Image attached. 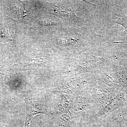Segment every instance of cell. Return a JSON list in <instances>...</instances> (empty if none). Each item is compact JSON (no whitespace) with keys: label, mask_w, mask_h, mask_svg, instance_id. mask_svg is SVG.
<instances>
[{"label":"cell","mask_w":127,"mask_h":127,"mask_svg":"<svg viewBox=\"0 0 127 127\" xmlns=\"http://www.w3.org/2000/svg\"><path fill=\"white\" fill-rule=\"evenodd\" d=\"M26 104L27 112L24 127H29L31 120L34 116L39 114L46 113L45 111L43 110L38 103L31 99L28 100Z\"/></svg>","instance_id":"obj_1"},{"label":"cell","mask_w":127,"mask_h":127,"mask_svg":"<svg viewBox=\"0 0 127 127\" xmlns=\"http://www.w3.org/2000/svg\"><path fill=\"white\" fill-rule=\"evenodd\" d=\"M124 100V96L123 94H119L110 100L98 114V116H102L115 111L122 105Z\"/></svg>","instance_id":"obj_2"},{"label":"cell","mask_w":127,"mask_h":127,"mask_svg":"<svg viewBox=\"0 0 127 127\" xmlns=\"http://www.w3.org/2000/svg\"><path fill=\"white\" fill-rule=\"evenodd\" d=\"M94 93L95 97L100 101L108 103L111 99H109L108 93L104 89L100 87H97L94 89Z\"/></svg>","instance_id":"obj_3"},{"label":"cell","mask_w":127,"mask_h":127,"mask_svg":"<svg viewBox=\"0 0 127 127\" xmlns=\"http://www.w3.org/2000/svg\"><path fill=\"white\" fill-rule=\"evenodd\" d=\"M116 15L117 19L116 20V23L123 26L127 33V16L122 11H119Z\"/></svg>","instance_id":"obj_4"},{"label":"cell","mask_w":127,"mask_h":127,"mask_svg":"<svg viewBox=\"0 0 127 127\" xmlns=\"http://www.w3.org/2000/svg\"><path fill=\"white\" fill-rule=\"evenodd\" d=\"M88 101L86 97L83 96H79L75 105V108L78 111H82L87 106Z\"/></svg>","instance_id":"obj_5"},{"label":"cell","mask_w":127,"mask_h":127,"mask_svg":"<svg viewBox=\"0 0 127 127\" xmlns=\"http://www.w3.org/2000/svg\"><path fill=\"white\" fill-rule=\"evenodd\" d=\"M77 41V40H74V39H69V40H65V39H64L62 40L61 41H60L61 43H62L63 44H67L68 43H74V42H76Z\"/></svg>","instance_id":"obj_6"},{"label":"cell","mask_w":127,"mask_h":127,"mask_svg":"<svg viewBox=\"0 0 127 127\" xmlns=\"http://www.w3.org/2000/svg\"><path fill=\"white\" fill-rule=\"evenodd\" d=\"M122 114L123 116H127V107L123 111Z\"/></svg>","instance_id":"obj_7"}]
</instances>
